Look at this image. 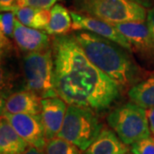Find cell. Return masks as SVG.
Here are the masks:
<instances>
[{
	"label": "cell",
	"instance_id": "obj_15",
	"mask_svg": "<svg viewBox=\"0 0 154 154\" xmlns=\"http://www.w3.org/2000/svg\"><path fill=\"white\" fill-rule=\"evenodd\" d=\"M17 19L24 26L45 31L50 21V10L35 9L32 7H18L12 11Z\"/></svg>",
	"mask_w": 154,
	"mask_h": 154
},
{
	"label": "cell",
	"instance_id": "obj_7",
	"mask_svg": "<svg viewBox=\"0 0 154 154\" xmlns=\"http://www.w3.org/2000/svg\"><path fill=\"white\" fill-rule=\"evenodd\" d=\"M70 15L73 21L72 30L87 31L98 34L101 37L108 38L116 44L120 45L131 53L133 52L131 44L126 37L117 30L115 25L75 11H70Z\"/></svg>",
	"mask_w": 154,
	"mask_h": 154
},
{
	"label": "cell",
	"instance_id": "obj_4",
	"mask_svg": "<svg viewBox=\"0 0 154 154\" xmlns=\"http://www.w3.org/2000/svg\"><path fill=\"white\" fill-rule=\"evenodd\" d=\"M102 129L103 125L94 110L83 106L68 105L63 124L57 136L85 152Z\"/></svg>",
	"mask_w": 154,
	"mask_h": 154
},
{
	"label": "cell",
	"instance_id": "obj_16",
	"mask_svg": "<svg viewBox=\"0 0 154 154\" xmlns=\"http://www.w3.org/2000/svg\"><path fill=\"white\" fill-rule=\"evenodd\" d=\"M50 21L45 32L49 35H63L72 29L70 11L61 4H56L51 10Z\"/></svg>",
	"mask_w": 154,
	"mask_h": 154
},
{
	"label": "cell",
	"instance_id": "obj_11",
	"mask_svg": "<svg viewBox=\"0 0 154 154\" xmlns=\"http://www.w3.org/2000/svg\"><path fill=\"white\" fill-rule=\"evenodd\" d=\"M14 40L17 46L26 54L43 51L51 47V39L47 33L24 26L17 17L15 21Z\"/></svg>",
	"mask_w": 154,
	"mask_h": 154
},
{
	"label": "cell",
	"instance_id": "obj_6",
	"mask_svg": "<svg viewBox=\"0 0 154 154\" xmlns=\"http://www.w3.org/2000/svg\"><path fill=\"white\" fill-rule=\"evenodd\" d=\"M27 89L41 99L56 97L54 83V59L52 48L27 53L22 63Z\"/></svg>",
	"mask_w": 154,
	"mask_h": 154
},
{
	"label": "cell",
	"instance_id": "obj_18",
	"mask_svg": "<svg viewBox=\"0 0 154 154\" xmlns=\"http://www.w3.org/2000/svg\"><path fill=\"white\" fill-rule=\"evenodd\" d=\"M16 16L11 11H4L0 17L1 49L2 51L11 47V39H14Z\"/></svg>",
	"mask_w": 154,
	"mask_h": 154
},
{
	"label": "cell",
	"instance_id": "obj_19",
	"mask_svg": "<svg viewBox=\"0 0 154 154\" xmlns=\"http://www.w3.org/2000/svg\"><path fill=\"white\" fill-rule=\"evenodd\" d=\"M44 152L45 154H82L75 145L58 136L47 140Z\"/></svg>",
	"mask_w": 154,
	"mask_h": 154
},
{
	"label": "cell",
	"instance_id": "obj_21",
	"mask_svg": "<svg viewBox=\"0 0 154 154\" xmlns=\"http://www.w3.org/2000/svg\"><path fill=\"white\" fill-rule=\"evenodd\" d=\"M59 0H17L18 7H32L41 10H51Z\"/></svg>",
	"mask_w": 154,
	"mask_h": 154
},
{
	"label": "cell",
	"instance_id": "obj_3",
	"mask_svg": "<svg viewBox=\"0 0 154 154\" xmlns=\"http://www.w3.org/2000/svg\"><path fill=\"white\" fill-rule=\"evenodd\" d=\"M75 11L113 25L146 21V9L129 0H74Z\"/></svg>",
	"mask_w": 154,
	"mask_h": 154
},
{
	"label": "cell",
	"instance_id": "obj_9",
	"mask_svg": "<svg viewBox=\"0 0 154 154\" xmlns=\"http://www.w3.org/2000/svg\"><path fill=\"white\" fill-rule=\"evenodd\" d=\"M115 27L129 41L133 52H136L144 59L153 60L154 44L146 21L118 23Z\"/></svg>",
	"mask_w": 154,
	"mask_h": 154
},
{
	"label": "cell",
	"instance_id": "obj_25",
	"mask_svg": "<svg viewBox=\"0 0 154 154\" xmlns=\"http://www.w3.org/2000/svg\"><path fill=\"white\" fill-rule=\"evenodd\" d=\"M146 9H150L154 6V0H129Z\"/></svg>",
	"mask_w": 154,
	"mask_h": 154
},
{
	"label": "cell",
	"instance_id": "obj_17",
	"mask_svg": "<svg viewBox=\"0 0 154 154\" xmlns=\"http://www.w3.org/2000/svg\"><path fill=\"white\" fill-rule=\"evenodd\" d=\"M128 96L132 102L145 109L154 107V72L129 88Z\"/></svg>",
	"mask_w": 154,
	"mask_h": 154
},
{
	"label": "cell",
	"instance_id": "obj_23",
	"mask_svg": "<svg viewBox=\"0 0 154 154\" xmlns=\"http://www.w3.org/2000/svg\"><path fill=\"white\" fill-rule=\"evenodd\" d=\"M17 0H0L1 11H12L17 7Z\"/></svg>",
	"mask_w": 154,
	"mask_h": 154
},
{
	"label": "cell",
	"instance_id": "obj_22",
	"mask_svg": "<svg viewBox=\"0 0 154 154\" xmlns=\"http://www.w3.org/2000/svg\"><path fill=\"white\" fill-rule=\"evenodd\" d=\"M146 23L148 25L150 34L154 44V6L148 9L146 15Z\"/></svg>",
	"mask_w": 154,
	"mask_h": 154
},
{
	"label": "cell",
	"instance_id": "obj_20",
	"mask_svg": "<svg viewBox=\"0 0 154 154\" xmlns=\"http://www.w3.org/2000/svg\"><path fill=\"white\" fill-rule=\"evenodd\" d=\"M130 152L132 154H154V137L150 136L132 144Z\"/></svg>",
	"mask_w": 154,
	"mask_h": 154
},
{
	"label": "cell",
	"instance_id": "obj_10",
	"mask_svg": "<svg viewBox=\"0 0 154 154\" xmlns=\"http://www.w3.org/2000/svg\"><path fill=\"white\" fill-rule=\"evenodd\" d=\"M66 102L60 97L41 99V119L47 140L57 137L61 131L66 114Z\"/></svg>",
	"mask_w": 154,
	"mask_h": 154
},
{
	"label": "cell",
	"instance_id": "obj_5",
	"mask_svg": "<svg viewBox=\"0 0 154 154\" xmlns=\"http://www.w3.org/2000/svg\"><path fill=\"white\" fill-rule=\"evenodd\" d=\"M106 120L110 128L127 146L151 136L146 109L132 101L111 110Z\"/></svg>",
	"mask_w": 154,
	"mask_h": 154
},
{
	"label": "cell",
	"instance_id": "obj_8",
	"mask_svg": "<svg viewBox=\"0 0 154 154\" xmlns=\"http://www.w3.org/2000/svg\"><path fill=\"white\" fill-rule=\"evenodd\" d=\"M2 116L9 121L11 126L29 146L44 150L47 140L40 115L11 114L2 112Z\"/></svg>",
	"mask_w": 154,
	"mask_h": 154
},
{
	"label": "cell",
	"instance_id": "obj_24",
	"mask_svg": "<svg viewBox=\"0 0 154 154\" xmlns=\"http://www.w3.org/2000/svg\"><path fill=\"white\" fill-rule=\"evenodd\" d=\"M146 114H147L150 132H151V134L154 137V107L146 109Z\"/></svg>",
	"mask_w": 154,
	"mask_h": 154
},
{
	"label": "cell",
	"instance_id": "obj_12",
	"mask_svg": "<svg viewBox=\"0 0 154 154\" xmlns=\"http://www.w3.org/2000/svg\"><path fill=\"white\" fill-rule=\"evenodd\" d=\"M2 112L40 115L41 98L29 90L14 93L5 99Z\"/></svg>",
	"mask_w": 154,
	"mask_h": 154
},
{
	"label": "cell",
	"instance_id": "obj_26",
	"mask_svg": "<svg viewBox=\"0 0 154 154\" xmlns=\"http://www.w3.org/2000/svg\"><path fill=\"white\" fill-rule=\"evenodd\" d=\"M22 154H45V152L44 150H40L37 147L29 146V147Z\"/></svg>",
	"mask_w": 154,
	"mask_h": 154
},
{
	"label": "cell",
	"instance_id": "obj_27",
	"mask_svg": "<svg viewBox=\"0 0 154 154\" xmlns=\"http://www.w3.org/2000/svg\"><path fill=\"white\" fill-rule=\"evenodd\" d=\"M124 154H130V153H129V152H128V153H124ZM131 154H132V153H131Z\"/></svg>",
	"mask_w": 154,
	"mask_h": 154
},
{
	"label": "cell",
	"instance_id": "obj_13",
	"mask_svg": "<svg viewBox=\"0 0 154 154\" xmlns=\"http://www.w3.org/2000/svg\"><path fill=\"white\" fill-rule=\"evenodd\" d=\"M129 149L112 129L104 128L84 154H124Z\"/></svg>",
	"mask_w": 154,
	"mask_h": 154
},
{
	"label": "cell",
	"instance_id": "obj_2",
	"mask_svg": "<svg viewBox=\"0 0 154 154\" xmlns=\"http://www.w3.org/2000/svg\"><path fill=\"white\" fill-rule=\"evenodd\" d=\"M73 35L90 61L110 77L121 91L128 90L141 81V68L131 52L120 45L87 31H75Z\"/></svg>",
	"mask_w": 154,
	"mask_h": 154
},
{
	"label": "cell",
	"instance_id": "obj_14",
	"mask_svg": "<svg viewBox=\"0 0 154 154\" xmlns=\"http://www.w3.org/2000/svg\"><path fill=\"white\" fill-rule=\"evenodd\" d=\"M29 147V144L23 140L5 116L0 121V153L22 154Z\"/></svg>",
	"mask_w": 154,
	"mask_h": 154
},
{
	"label": "cell",
	"instance_id": "obj_1",
	"mask_svg": "<svg viewBox=\"0 0 154 154\" xmlns=\"http://www.w3.org/2000/svg\"><path fill=\"white\" fill-rule=\"evenodd\" d=\"M51 48L56 92L68 105L100 111L120 96L119 87L90 61L73 34L54 36Z\"/></svg>",
	"mask_w": 154,
	"mask_h": 154
}]
</instances>
